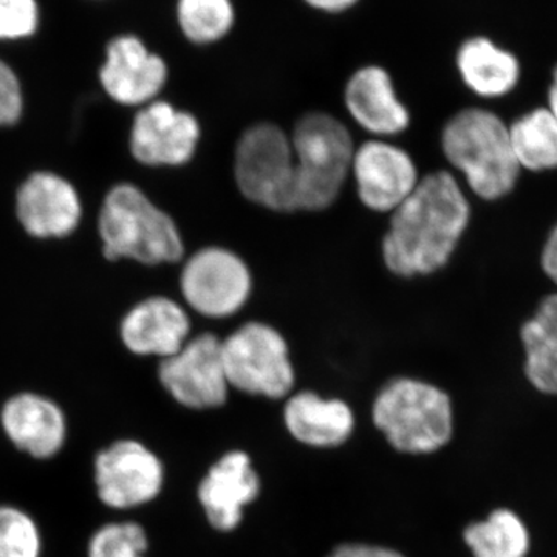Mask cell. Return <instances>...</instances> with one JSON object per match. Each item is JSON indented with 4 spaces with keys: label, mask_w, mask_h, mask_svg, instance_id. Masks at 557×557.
Segmentation results:
<instances>
[{
    "label": "cell",
    "mask_w": 557,
    "mask_h": 557,
    "mask_svg": "<svg viewBox=\"0 0 557 557\" xmlns=\"http://www.w3.org/2000/svg\"><path fill=\"white\" fill-rule=\"evenodd\" d=\"M463 539L474 557H528L531 552L530 528L509 508L494 509L485 520L471 523Z\"/></svg>",
    "instance_id": "7402d4cb"
},
{
    "label": "cell",
    "mask_w": 557,
    "mask_h": 557,
    "mask_svg": "<svg viewBox=\"0 0 557 557\" xmlns=\"http://www.w3.org/2000/svg\"><path fill=\"white\" fill-rule=\"evenodd\" d=\"M302 2L321 13L338 14L354 9L359 0H302Z\"/></svg>",
    "instance_id": "4dcf8cb0"
},
{
    "label": "cell",
    "mask_w": 557,
    "mask_h": 557,
    "mask_svg": "<svg viewBox=\"0 0 557 557\" xmlns=\"http://www.w3.org/2000/svg\"><path fill=\"white\" fill-rule=\"evenodd\" d=\"M344 106L355 124L372 138L398 137L412 123L391 73L381 65H364L351 73L344 87Z\"/></svg>",
    "instance_id": "5bb4252c"
},
{
    "label": "cell",
    "mask_w": 557,
    "mask_h": 557,
    "mask_svg": "<svg viewBox=\"0 0 557 557\" xmlns=\"http://www.w3.org/2000/svg\"><path fill=\"white\" fill-rule=\"evenodd\" d=\"M259 491L260 480L251 458L242 450H233L220 458L201 480L199 500L208 522L228 533L239 527L244 508L256 500Z\"/></svg>",
    "instance_id": "9a60e30c"
},
{
    "label": "cell",
    "mask_w": 557,
    "mask_h": 557,
    "mask_svg": "<svg viewBox=\"0 0 557 557\" xmlns=\"http://www.w3.org/2000/svg\"><path fill=\"white\" fill-rule=\"evenodd\" d=\"M190 319L178 302L164 296L143 300L121 324V338L134 354L170 358L189 339Z\"/></svg>",
    "instance_id": "e0dca14e"
},
{
    "label": "cell",
    "mask_w": 557,
    "mask_h": 557,
    "mask_svg": "<svg viewBox=\"0 0 557 557\" xmlns=\"http://www.w3.org/2000/svg\"><path fill=\"white\" fill-rule=\"evenodd\" d=\"M148 548L145 531L137 523L102 527L91 537L89 557H143Z\"/></svg>",
    "instance_id": "484cf974"
},
{
    "label": "cell",
    "mask_w": 557,
    "mask_h": 557,
    "mask_svg": "<svg viewBox=\"0 0 557 557\" xmlns=\"http://www.w3.org/2000/svg\"><path fill=\"white\" fill-rule=\"evenodd\" d=\"M180 292L189 309L209 319L239 314L251 300L255 276L247 260L226 247H205L185 262Z\"/></svg>",
    "instance_id": "ba28073f"
},
{
    "label": "cell",
    "mask_w": 557,
    "mask_h": 557,
    "mask_svg": "<svg viewBox=\"0 0 557 557\" xmlns=\"http://www.w3.org/2000/svg\"><path fill=\"white\" fill-rule=\"evenodd\" d=\"M373 421L399 453L432 454L454 434L449 395L434 384L409 376L388 381L373 403Z\"/></svg>",
    "instance_id": "277c9868"
},
{
    "label": "cell",
    "mask_w": 557,
    "mask_h": 557,
    "mask_svg": "<svg viewBox=\"0 0 557 557\" xmlns=\"http://www.w3.org/2000/svg\"><path fill=\"white\" fill-rule=\"evenodd\" d=\"M234 182L240 196L255 207L289 214L296 212V161L289 132L276 123L251 124L237 138Z\"/></svg>",
    "instance_id": "8992f818"
},
{
    "label": "cell",
    "mask_w": 557,
    "mask_h": 557,
    "mask_svg": "<svg viewBox=\"0 0 557 557\" xmlns=\"http://www.w3.org/2000/svg\"><path fill=\"white\" fill-rule=\"evenodd\" d=\"M230 387L255 397L281 399L295 387L289 346L281 330L265 321H248L222 339Z\"/></svg>",
    "instance_id": "52a82bcc"
},
{
    "label": "cell",
    "mask_w": 557,
    "mask_h": 557,
    "mask_svg": "<svg viewBox=\"0 0 557 557\" xmlns=\"http://www.w3.org/2000/svg\"><path fill=\"white\" fill-rule=\"evenodd\" d=\"M199 120L168 101H152L139 110L131 132V150L148 166H183L199 148Z\"/></svg>",
    "instance_id": "8fae6325"
},
{
    "label": "cell",
    "mask_w": 557,
    "mask_h": 557,
    "mask_svg": "<svg viewBox=\"0 0 557 557\" xmlns=\"http://www.w3.org/2000/svg\"><path fill=\"white\" fill-rule=\"evenodd\" d=\"M180 32L196 46H211L230 35L236 24L233 0H177Z\"/></svg>",
    "instance_id": "cb8c5ba5"
},
{
    "label": "cell",
    "mask_w": 557,
    "mask_h": 557,
    "mask_svg": "<svg viewBox=\"0 0 557 557\" xmlns=\"http://www.w3.org/2000/svg\"><path fill=\"white\" fill-rule=\"evenodd\" d=\"M456 64L465 86L487 100L507 97L520 81L518 58L485 36L465 40L458 47Z\"/></svg>",
    "instance_id": "ffe728a7"
},
{
    "label": "cell",
    "mask_w": 557,
    "mask_h": 557,
    "mask_svg": "<svg viewBox=\"0 0 557 557\" xmlns=\"http://www.w3.org/2000/svg\"><path fill=\"white\" fill-rule=\"evenodd\" d=\"M285 426L298 442L313 448H335L350 437L355 417L343 399L322 398L304 391L288 398L284 410Z\"/></svg>",
    "instance_id": "d6986e66"
},
{
    "label": "cell",
    "mask_w": 557,
    "mask_h": 557,
    "mask_svg": "<svg viewBox=\"0 0 557 557\" xmlns=\"http://www.w3.org/2000/svg\"><path fill=\"white\" fill-rule=\"evenodd\" d=\"M17 218L32 236L64 237L78 226V194L64 178L49 172L32 175L17 193Z\"/></svg>",
    "instance_id": "2e32d148"
},
{
    "label": "cell",
    "mask_w": 557,
    "mask_h": 557,
    "mask_svg": "<svg viewBox=\"0 0 557 557\" xmlns=\"http://www.w3.org/2000/svg\"><path fill=\"white\" fill-rule=\"evenodd\" d=\"M467 190L450 171L423 174L416 190L392 214L381 258L394 276H432L445 269L471 223Z\"/></svg>",
    "instance_id": "6da1fadb"
},
{
    "label": "cell",
    "mask_w": 557,
    "mask_h": 557,
    "mask_svg": "<svg viewBox=\"0 0 557 557\" xmlns=\"http://www.w3.org/2000/svg\"><path fill=\"white\" fill-rule=\"evenodd\" d=\"M528 383L539 394L557 397V293L545 296L520 329Z\"/></svg>",
    "instance_id": "44dd1931"
},
{
    "label": "cell",
    "mask_w": 557,
    "mask_h": 557,
    "mask_svg": "<svg viewBox=\"0 0 557 557\" xmlns=\"http://www.w3.org/2000/svg\"><path fill=\"white\" fill-rule=\"evenodd\" d=\"M38 527L17 508L0 507V557H39Z\"/></svg>",
    "instance_id": "d4e9b609"
},
{
    "label": "cell",
    "mask_w": 557,
    "mask_h": 557,
    "mask_svg": "<svg viewBox=\"0 0 557 557\" xmlns=\"http://www.w3.org/2000/svg\"><path fill=\"white\" fill-rule=\"evenodd\" d=\"M296 161V212L327 211L350 180L355 145L344 121L329 112H307L289 132Z\"/></svg>",
    "instance_id": "3957f363"
},
{
    "label": "cell",
    "mask_w": 557,
    "mask_h": 557,
    "mask_svg": "<svg viewBox=\"0 0 557 557\" xmlns=\"http://www.w3.org/2000/svg\"><path fill=\"white\" fill-rule=\"evenodd\" d=\"M329 557H405L391 548L375 545L350 544L336 548Z\"/></svg>",
    "instance_id": "f1b7e54d"
},
{
    "label": "cell",
    "mask_w": 557,
    "mask_h": 557,
    "mask_svg": "<svg viewBox=\"0 0 557 557\" xmlns=\"http://www.w3.org/2000/svg\"><path fill=\"white\" fill-rule=\"evenodd\" d=\"M423 174L409 150L392 139L370 138L355 148L350 180L362 207L392 214L416 190Z\"/></svg>",
    "instance_id": "9c48e42d"
},
{
    "label": "cell",
    "mask_w": 557,
    "mask_h": 557,
    "mask_svg": "<svg viewBox=\"0 0 557 557\" xmlns=\"http://www.w3.org/2000/svg\"><path fill=\"white\" fill-rule=\"evenodd\" d=\"M168 76L166 61L150 51L137 35L115 36L106 47L101 86L120 104L146 106L156 101Z\"/></svg>",
    "instance_id": "4fadbf2b"
},
{
    "label": "cell",
    "mask_w": 557,
    "mask_h": 557,
    "mask_svg": "<svg viewBox=\"0 0 557 557\" xmlns=\"http://www.w3.org/2000/svg\"><path fill=\"white\" fill-rule=\"evenodd\" d=\"M2 426L17 448L36 458L53 457L64 445V416L54 403L39 395L11 398L2 410Z\"/></svg>",
    "instance_id": "ac0fdd59"
},
{
    "label": "cell",
    "mask_w": 557,
    "mask_h": 557,
    "mask_svg": "<svg viewBox=\"0 0 557 557\" xmlns=\"http://www.w3.org/2000/svg\"><path fill=\"white\" fill-rule=\"evenodd\" d=\"M159 375L171 397L185 408L214 409L228 398L222 339L214 333L186 341L177 354L161 361Z\"/></svg>",
    "instance_id": "30bf717a"
},
{
    "label": "cell",
    "mask_w": 557,
    "mask_h": 557,
    "mask_svg": "<svg viewBox=\"0 0 557 557\" xmlns=\"http://www.w3.org/2000/svg\"><path fill=\"white\" fill-rule=\"evenodd\" d=\"M508 131L520 170H556L557 121L548 108L530 110L508 126Z\"/></svg>",
    "instance_id": "603a6c76"
},
{
    "label": "cell",
    "mask_w": 557,
    "mask_h": 557,
    "mask_svg": "<svg viewBox=\"0 0 557 557\" xmlns=\"http://www.w3.org/2000/svg\"><path fill=\"white\" fill-rule=\"evenodd\" d=\"M440 148L479 199H504L518 185L520 166L508 126L491 110H458L443 124Z\"/></svg>",
    "instance_id": "7a4b0ae2"
},
{
    "label": "cell",
    "mask_w": 557,
    "mask_h": 557,
    "mask_svg": "<svg viewBox=\"0 0 557 557\" xmlns=\"http://www.w3.org/2000/svg\"><path fill=\"white\" fill-rule=\"evenodd\" d=\"M548 110L557 121V67L553 72L552 86L548 90Z\"/></svg>",
    "instance_id": "1f68e13d"
},
{
    "label": "cell",
    "mask_w": 557,
    "mask_h": 557,
    "mask_svg": "<svg viewBox=\"0 0 557 557\" xmlns=\"http://www.w3.org/2000/svg\"><path fill=\"white\" fill-rule=\"evenodd\" d=\"M95 478L98 494L108 507L134 508L159 496L163 467L141 443L124 440L98 456Z\"/></svg>",
    "instance_id": "7c38bea8"
},
{
    "label": "cell",
    "mask_w": 557,
    "mask_h": 557,
    "mask_svg": "<svg viewBox=\"0 0 557 557\" xmlns=\"http://www.w3.org/2000/svg\"><path fill=\"white\" fill-rule=\"evenodd\" d=\"M541 265L544 273L557 285V223L542 249Z\"/></svg>",
    "instance_id": "f546056e"
},
{
    "label": "cell",
    "mask_w": 557,
    "mask_h": 557,
    "mask_svg": "<svg viewBox=\"0 0 557 557\" xmlns=\"http://www.w3.org/2000/svg\"><path fill=\"white\" fill-rule=\"evenodd\" d=\"M100 233L110 260L126 258L160 265L178 262L185 251L174 220L132 185L116 186L106 197Z\"/></svg>",
    "instance_id": "5b68a950"
},
{
    "label": "cell",
    "mask_w": 557,
    "mask_h": 557,
    "mask_svg": "<svg viewBox=\"0 0 557 557\" xmlns=\"http://www.w3.org/2000/svg\"><path fill=\"white\" fill-rule=\"evenodd\" d=\"M39 25L38 0H0V40L32 38Z\"/></svg>",
    "instance_id": "4316f807"
},
{
    "label": "cell",
    "mask_w": 557,
    "mask_h": 557,
    "mask_svg": "<svg viewBox=\"0 0 557 557\" xmlns=\"http://www.w3.org/2000/svg\"><path fill=\"white\" fill-rule=\"evenodd\" d=\"M24 97L16 73L0 60V126H10L21 119Z\"/></svg>",
    "instance_id": "83f0119b"
}]
</instances>
